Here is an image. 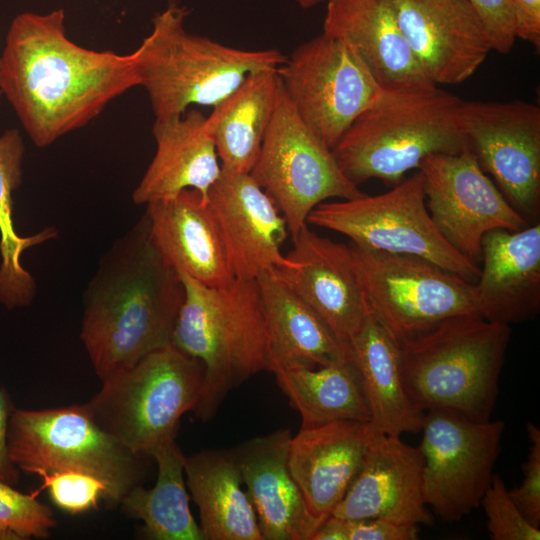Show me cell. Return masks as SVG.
I'll return each mask as SVG.
<instances>
[{"label": "cell", "mask_w": 540, "mask_h": 540, "mask_svg": "<svg viewBox=\"0 0 540 540\" xmlns=\"http://www.w3.org/2000/svg\"><path fill=\"white\" fill-rule=\"evenodd\" d=\"M135 86L132 52L78 45L67 36L62 8L12 20L0 54V90L36 146L85 126Z\"/></svg>", "instance_id": "cell-1"}, {"label": "cell", "mask_w": 540, "mask_h": 540, "mask_svg": "<svg viewBox=\"0 0 540 540\" xmlns=\"http://www.w3.org/2000/svg\"><path fill=\"white\" fill-rule=\"evenodd\" d=\"M184 295L144 214L101 256L83 293L80 338L98 378L105 381L171 345Z\"/></svg>", "instance_id": "cell-2"}, {"label": "cell", "mask_w": 540, "mask_h": 540, "mask_svg": "<svg viewBox=\"0 0 540 540\" xmlns=\"http://www.w3.org/2000/svg\"><path fill=\"white\" fill-rule=\"evenodd\" d=\"M461 101L432 82L382 87L332 148L333 156L357 186L370 179L395 185L427 157L466 147Z\"/></svg>", "instance_id": "cell-3"}, {"label": "cell", "mask_w": 540, "mask_h": 540, "mask_svg": "<svg viewBox=\"0 0 540 540\" xmlns=\"http://www.w3.org/2000/svg\"><path fill=\"white\" fill-rule=\"evenodd\" d=\"M172 345L198 360L204 384L193 411L211 419L233 389L267 368V329L257 279L206 286L186 275Z\"/></svg>", "instance_id": "cell-4"}, {"label": "cell", "mask_w": 540, "mask_h": 540, "mask_svg": "<svg viewBox=\"0 0 540 540\" xmlns=\"http://www.w3.org/2000/svg\"><path fill=\"white\" fill-rule=\"evenodd\" d=\"M511 336L510 325L480 315L450 317L399 344L406 392L421 411L490 420Z\"/></svg>", "instance_id": "cell-5"}, {"label": "cell", "mask_w": 540, "mask_h": 540, "mask_svg": "<svg viewBox=\"0 0 540 540\" xmlns=\"http://www.w3.org/2000/svg\"><path fill=\"white\" fill-rule=\"evenodd\" d=\"M189 10L175 1L152 18L151 32L132 52L155 118L182 115L191 105L214 107L252 72L277 69V49L233 48L185 29Z\"/></svg>", "instance_id": "cell-6"}, {"label": "cell", "mask_w": 540, "mask_h": 540, "mask_svg": "<svg viewBox=\"0 0 540 540\" xmlns=\"http://www.w3.org/2000/svg\"><path fill=\"white\" fill-rule=\"evenodd\" d=\"M203 384L202 364L171 344L102 381L83 405L104 431L150 458L158 446L175 438L182 415L198 405Z\"/></svg>", "instance_id": "cell-7"}, {"label": "cell", "mask_w": 540, "mask_h": 540, "mask_svg": "<svg viewBox=\"0 0 540 540\" xmlns=\"http://www.w3.org/2000/svg\"><path fill=\"white\" fill-rule=\"evenodd\" d=\"M13 464L27 474L77 470L99 479L106 503L120 505L143 485L147 457L138 455L99 427L84 405L43 410L14 409L8 427Z\"/></svg>", "instance_id": "cell-8"}, {"label": "cell", "mask_w": 540, "mask_h": 540, "mask_svg": "<svg viewBox=\"0 0 540 540\" xmlns=\"http://www.w3.org/2000/svg\"><path fill=\"white\" fill-rule=\"evenodd\" d=\"M349 248L369 313L398 344L450 317L479 315L474 283L417 256Z\"/></svg>", "instance_id": "cell-9"}, {"label": "cell", "mask_w": 540, "mask_h": 540, "mask_svg": "<svg viewBox=\"0 0 540 540\" xmlns=\"http://www.w3.org/2000/svg\"><path fill=\"white\" fill-rule=\"evenodd\" d=\"M307 224L345 235L362 248L423 258L471 283L480 274V267L434 225L418 170L385 193L322 202L309 213Z\"/></svg>", "instance_id": "cell-10"}, {"label": "cell", "mask_w": 540, "mask_h": 540, "mask_svg": "<svg viewBox=\"0 0 540 540\" xmlns=\"http://www.w3.org/2000/svg\"><path fill=\"white\" fill-rule=\"evenodd\" d=\"M250 175L278 207L291 237L307 225L309 213L320 203L364 194L343 174L332 150L298 116L281 83Z\"/></svg>", "instance_id": "cell-11"}, {"label": "cell", "mask_w": 540, "mask_h": 540, "mask_svg": "<svg viewBox=\"0 0 540 540\" xmlns=\"http://www.w3.org/2000/svg\"><path fill=\"white\" fill-rule=\"evenodd\" d=\"M276 71L298 116L331 150L382 90L358 54L325 33L297 46Z\"/></svg>", "instance_id": "cell-12"}, {"label": "cell", "mask_w": 540, "mask_h": 540, "mask_svg": "<svg viewBox=\"0 0 540 540\" xmlns=\"http://www.w3.org/2000/svg\"><path fill=\"white\" fill-rule=\"evenodd\" d=\"M504 430L502 420L474 421L440 409L425 412L418 446L423 456L422 492L435 516L457 522L480 506Z\"/></svg>", "instance_id": "cell-13"}, {"label": "cell", "mask_w": 540, "mask_h": 540, "mask_svg": "<svg viewBox=\"0 0 540 540\" xmlns=\"http://www.w3.org/2000/svg\"><path fill=\"white\" fill-rule=\"evenodd\" d=\"M466 147L529 223L540 210V108L523 100L461 101Z\"/></svg>", "instance_id": "cell-14"}, {"label": "cell", "mask_w": 540, "mask_h": 540, "mask_svg": "<svg viewBox=\"0 0 540 540\" xmlns=\"http://www.w3.org/2000/svg\"><path fill=\"white\" fill-rule=\"evenodd\" d=\"M418 171L434 225L453 248L479 267L485 234L497 229L516 231L530 224L467 147L457 153L431 155Z\"/></svg>", "instance_id": "cell-15"}, {"label": "cell", "mask_w": 540, "mask_h": 540, "mask_svg": "<svg viewBox=\"0 0 540 540\" xmlns=\"http://www.w3.org/2000/svg\"><path fill=\"white\" fill-rule=\"evenodd\" d=\"M207 202L234 278L254 280L297 265L281 251L289 234L285 218L250 173L221 167Z\"/></svg>", "instance_id": "cell-16"}, {"label": "cell", "mask_w": 540, "mask_h": 540, "mask_svg": "<svg viewBox=\"0 0 540 540\" xmlns=\"http://www.w3.org/2000/svg\"><path fill=\"white\" fill-rule=\"evenodd\" d=\"M399 27L436 85L470 78L492 51L484 23L469 0H391Z\"/></svg>", "instance_id": "cell-17"}, {"label": "cell", "mask_w": 540, "mask_h": 540, "mask_svg": "<svg viewBox=\"0 0 540 540\" xmlns=\"http://www.w3.org/2000/svg\"><path fill=\"white\" fill-rule=\"evenodd\" d=\"M286 257L297 265L272 272L327 324L351 353L350 344L368 315L349 245L334 242L304 226L292 237Z\"/></svg>", "instance_id": "cell-18"}, {"label": "cell", "mask_w": 540, "mask_h": 540, "mask_svg": "<svg viewBox=\"0 0 540 540\" xmlns=\"http://www.w3.org/2000/svg\"><path fill=\"white\" fill-rule=\"evenodd\" d=\"M423 456L400 436L374 432L362 467L331 515L345 519L380 518L431 525L422 492Z\"/></svg>", "instance_id": "cell-19"}, {"label": "cell", "mask_w": 540, "mask_h": 540, "mask_svg": "<svg viewBox=\"0 0 540 540\" xmlns=\"http://www.w3.org/2000/svg\"><path fill=\"white\" fill-rule=\"evenodd\" d=\"M288 429L244 441L230 449L254 507L263 540H312L325 519L309 510L293 479Z\"/></svg>", "instance_id": "cell-20"}, {"label": "cell", "mask_w": 540, "mask_h": 540, "mask_svg": "<svg viewBox=\"0 0 540 540\" xmlns=\"http://www.w3.org/2000/svg\"><path fill=\"white\" fill-rule=\"evenodd\" d=\"M474 289L485 320L511 325L534 319L540 310V223L485 234Z\"/></svg>", "instance_id": "cell-21"}, {"label": "cell", "mask_w": 540, "mask_h": 540, "mask_svg": "<svg viewBox=\"0 0 540 540\" xmlns=\"http://www.w3.org/2000/svg\"><path fill=\"white\" fill-rule=\"evenodd\" d=\"M374 432L370 422L338 421L291 437L289 469L313 515L326 519L343 499Z\"/></svg>", "instance_id": "cell-22"}, {"label": "cell", "mask_w": 540, "mask_h": 540, "mask_svg": "<svg viewBox=\"0 0 540 540\" xmlns=\"http://www.w3.org/2000/svg\"><path fill=\"white\" fill-rule=\"evenodd\" d=\"M145 214L155 247L179 275L212 287L235 279L207 198L198 190L147 204Z\"/></svg>", "instance_id": "cell-23"}, {"label": "cell", "mask_w": 540, "mask_h": 540, "mask_svg": "<svg viewBox=\"0 0 540 540\" xmlns=\"http://www.w3.org/2000/svg\"><path fill=\"white\" fill-rule=\"evenodd\" d=\"M206 116L192 109L182 115L155 118V154L132 193L138 205L174 197L185 189L204 197L221 173L214 142L205 127Z\"/></svg>", "instance_id": "cell-24"}, {"label": "cell", "mask_w": 540, "mask_h": 540, "mask_svg": "<svg viewBox=\"0 0 540 540\" xmlns=\"http://www.w3.org/2000/svg\"><path fill=\"white\" fill-rule=\"evenodd\" d=\"M323 33L351 47L381 87L432 82L406 41L391 0H328Z\"/></svg>", "instance_id": "cell-25"}, {"label": "cell", "mask_w": 540, "mask_h": 540, "mask_svg": "<svg viewBox=\"0 0 540 540\" xmlns=\"http://www.w3.org/2000/svg\"><path fill=\"white\" fill-rule=\"evenodd\" d=\"M257 282L267 329L266 370L329 366L352 357L321 317L272 272Z\"/></svg>", "instance_id": "cell-26"}, {"label": "cell", "mask_w": 540, "mask_h": 540, "mask_svg": "<svg viewBox=\"0 0 540 540\" xmlns=\"http://www.w3.org/2000/svg\"><path fill=\"white\" fill-rule=\"evenodd\" d=\"M184 472L204 540H263L231 450H202L185 457Z\"/></svg>", "instance_id": "cell-27"}, {"label": "cell", "mask_w": 540, "mask_h": 540, "mask_svg": "<svg viewBox=\"0 0 540 540\" xmlns=\"http://www.w3.org/2000/svg\"><path fill=\"white\" fill-rule=\"evenodd\" d=\"M350 350L362 380L373 429L391 436L420 432L425 412L411 402L406 392L399 344L369 311Z\"/></svg>", "instance_id": "cell-28"}, {"label": "cell", "mask_w": 540, "mask_h": 540, "mask_svg": "<svg viewBox=\"0 0 540 540\" xmlns=\"http://www.w3.org/2000/svg\"><path fill=\"white\" fill-rule=\"evenodd\" d=\"M276 70L249 74L206 117L205 127L222 168L239 173L253 169L277 103L280 81Z\"/></svg>", "instance_id": "cell-29"}, {"label": "cell", "mask_w": 540, "mask_h": 540, "mask_svg": "<svg viewBox=\"0 0 540 540\" xmlns=\"http://www.w3.org/2000/svg\"><path fill=\"white\" fill-rule=\"evenodd\" d=\"M273 374L277 385L299 412L300 428L371 420L362 380L352 357L318 369L278 370Z\"/></svg>", "instance_id": "cell-30"}, {"label": "cell", "mask_w": 540, "mask_h": 540, "mask_svg": "<svg viewBox=\"0 0 540 540\" xmlns=\"http://www.w3.org/2000/svg\"><path fill=\"white\" fill-rule=\"evenodd\" d=\"M150 458L157 464L154 486L132 489L120 502L122 511L143 522L141 535L146 539L204 540L189 508L185 456L175 438L158 446Z\"/></svg>", "instance_id": "cell-31"}, {"label": "cell", "mask_w": 540, "mask_h": 540, "mask_svg": "<svg viewBox=\"0 0 540 540\" xmlns=\"http://www.w3.org/2000/svg\"><path fill=\"white\" fill-rule=\"evenodd\" d=\"M2 98L0 90V108ZM24 152V141L17 129L0 135V302L8 309L27 306L36 294L35 279L21 262L23 252L57 236V230L48 227L22 237L14 227L13 193L22 182Z\"/></svg>", "instance_id": "cell-32"}, {"label": "cell", "mask_w": 540, "mask_h": 540, "mask_svg": "<svg viewBox=\"0 0 540 540\" xmlns=\"http://www.w3.org/2000/svg\"><path fill=\"white\" fill-rule=\"evenodd\" d=\"M56 525L50 507L0 479V540L47 538Z\"/></svg>", "instance_id": "cell-33"}, {"label": "cell", "mask_w": 540, "mask_h": 540, "mask_svg": "<svg viewBox=\"0 0 540 540\" xmlns=\"http://www.w3.org/2000/svg\"><path fill=\"white\" fill-rule=\"evenodd\" d=\"M480 505L492 540H539L540 530L530 524L509 495L504 480L494 474Z\"/></svg>", "instance_id": "cell-34"}, {"label": "cell", "mask_w": 540, "mask_h": 540, "mask_svg": "<svg viewBox=\"0 0 540 540\" xmlns=\"http://www.w3.org/2000/svg\"><path fill=\"white\" fill-rule=\"evenodd\" d=\"M42 489H48L52 502L69 514L83 513L97 507L106 497L105 485L96 477L77 470L42 471Z\"/></svg>", "instance_id": "cell-35"}, {"label": "cell", "mask_w": 540, "mask_h": 540, "mask_svg": "<svg viewBox=\"0 0 540 540\" xmlns=\"http://www.w3.org/2000/svg\"><path fill=\"white\" fill-rule=\"evenodd\" d=\"M420 526L380 518L345 519L329 515L312 540H416Z\"/></svg>", "instance_id": "cell-36"}, {"label": "cell", "mask_w": 540, "mask_h": 540, "mask_svg": "<svg viewBox=\"0 0 540 540\" xmlns=\"http://www.w3.org/2000/svg\"><path fill=\"white\" fill-rule=\"evenodd\" d=\"M526 432L530 440L526 461L522 464V483L508 489L509 495L527 521L534 527H540V430L528 422Z\"/></svg>", "instance_id": "cell-37"}, {"label": "cell", "mask_w": 540, "mask_h": 540, "mask_svg": "<svg viewBox=\"0 0 540 540\" xmlns=\"http://www.w3.org/2000/svg\"><path fill=\"white\" fill-rule=\"evenodd\" d=\"M481 17L492 50L509 53L515 43V19L508 0H469Z\"/></svg>", "instance_id": "cell-38"}, {"label": "cell", "mask_w": 540, "mask_h": 540, "mask_svg": "<svg viewBox=\"0 0 540 540\" xmlns=\"http://www.w3.org/2000/svg\"><path fill=\"white\" fill-rule=\"evenodd\" d=\"M515 19L516 38L540 47V0H508Z\"/></svg>", "instance_id": "cell-39"}, {"label": "cell", "mask_w": 540, "mask_h": 540, "mask_svg": "<svg viewBox=\"0 0 540 540\" xmlns=\"http://www.w3.org/2000/svg\"><path fill=\"white\" fill-rule=\"evenodd\" d=\"M15 407L5 387H0V479L12 486L19 483L20 471L13 464L8 449L9 420Z\"/></svg>", "instance_id": "cell-40"}, {"label": "cell", "mask_w": 540, "mask_h": 540, "mask_svg": "<svg viewBox=\"0 0 540 540\" xmlns=\"http://www.w3.org/2000/svg\"><path fill=\"white\" fill-rule=\"evenodd\" d=\"M295 1L302 8H310L322 2L323 0H295Z\"/></svg>", "instance_id": "cell-41"}]
</instances>
